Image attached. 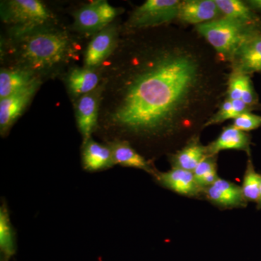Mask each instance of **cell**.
Masks as SVG:
<instances>
[{"label": "cell", "instance_id": "obj_1", "mask_svg": "<svg viewBox=\"0 0 261 261\" xmlns=\"http://www.w3.org/2000/svg\"><path fill=\"white\" fill-rule=\"evenodd\" d=\"M101 71L97 129L112 141L175 135L190 121L207 84L200 56L160 37L119 39Z\"/></svg>", "mask_w": 261, "mask_h": 261}, {"label": "cell", "instance_id": "obj_2", "mask_svg": "<svg viewBox=\"0 0 261 261\" xmlns=\"http://www.w3.org/2000/svg\"><path fill=\"white\" fill-rule=\"evenodd\" d=\"M10 34L5 56L10 67L28 70L39 80L60 73L78 58L76 39L55 24Z\"/></svg>", "mask_w": 261, "mask_h": 261}, {"label": "cell", "instance_id": "obj_3", "mask_svg": "<svg viewBox=\"0 0 261 261\" xmlns=\"http://www.w3.org/2000/svg\"><path fill=\"white\" fill-rule=\"evenodd\" d=\"M196 29L218 54L230 62L244 42L261 34V27L242 25L224 17L196 25Z\"/></svg>", "mask_w": 261, "mask_h": 261}, {"label": "cell", "instance_id": "obj_4", "mask_svg": "<svg viewBox=\"0 0 261 261\" xmlns=\"http://www.w3.org/2000/svg\"><path fill=\"white\" fill-rule=\"evenodd\" d=\"M2 20L10 27V34H16L55 24L56 17L38 0L2 2Z\"/></svg>", "mask_w": 261, "mask_h": 261}, {"label": "cell", "instance_id": "obj_5", "mask_svg": "<svg viewBox=\"0 0 261 261\" xmlns=\"http://www.w3.org/2000/svg\"><path fill=\"white\" fill-rule=\"evenodd\" d=\"M180 3L178 0H147L132 12L125 27L136 31L170 23L178 18Z\"/></svg>", "mask_w": 261, "mask_h": 261}, {"label": "cell", "instance_id": "obj_6", "mask_svg": "<svg viewBox=\"0 0 261 261\" xmlns=\"http://www.w3.org/2000/svg\"><path fill=\"white\" fill-rule=\"evenodd\" d=\"M118 10L107 1L97 0L84 5L73 13V30L83 35H95L112 24Z\"/></svg>", "mask_w": 261, "mask_h": 261}, {"label": "cell", "instance_id": "obj_7", "mask_svg": "<svg viewBox=\"0 0 261 261\" xmlns=\"http://www.w3.org/2000/svg\"><path fill=\"white\" fill-rule=\"evenodd\" d=\"M119 41L116 25L111 24L98 32L89 42L84 53V67L99 69L112 56Z\"/></svg>", "mask_w": 261, "mask_h": 261}, {"label": "cell", "instance_id": "obj_8", "mask_svg": "<svg viewBox=\"0 0 261 261\" xmlns=\"http://www.w3.org/2000/svg\"><path fill=\"white\" fill-rule=\"evenodd\" d=\"M102 86L75 100V113L77 126L83 139V145L92 139L97 130L99 121Z\"/></svg>", "mask_w": 261, "mask_h": 261}, {"label": "cell", "instance_id": "obj_9", "mask_svg": "<svg viewBox=\"0 0 261 261\" xmlns=\"http://www.w3.org/2000/svg\"><path fill=\"white\" fill-rule=\"evenodd\" d=\"M42 83V81H38L23 90L0 99V133L2 137L8 135L10 128L27 109Z\"/></svg>", "mask_w": 261, "mask_h": 261}, {"label": "cell", "instance_id": "obj_10", "mask_svg": "<svg viewBox=\"0 0 261 261\" xmlns=\"http://www.w3.org/2000/svg\"><path fill=\"white\" fill-rule=\"evenodd\" d=\"M203 194L211 203L220 208H240L247 207L248 203L241 186L221 178L205 189Z\"/></svg>", "mask_w": 261, "mask_h": 261}, {"label": "cell", "instance_id": "obj_11", "mask_svg": "<svg viewBox=\"0 0 261 261\" xmlns=\"http://www.w3.org/2000/svg\"><path fill=\"white\" fill-rule=\"evenodd\" d=\"M154 177L160 185L178 195L197 197L203 194V191L197 185L192 171L172 168L166 172L158 171Z\"/></svg>", "mask_w": 261, "mask_h": 261}, {"label": "cell", "instance_id": "obj_12", "mask_svg": "<svg viewBox=\"0 0 261 261\" xmlns=\"http://www.w3.org/2000/svg\"><path fill=\"white\" fill-rule=\"evenodd\" d=\"M232 72L243 75L261 72V34L242 44L231 61Z\"/></svg>", "mask_w": 261, "mask_h": 261}, {"label": "cell", "instance_id": "obj_13", "mask_svg": "<svg viewBox=\"0 0 261 261\" xmlns=\"http://www.w3.org/2000/svg\"><path fill=\"white\" fill-rule=\"evenodd\" d=\"M221 15L215 0H185L180 3L177 18L197 25L216 20Z\"/></svg>", "mask_w": 261, "mask_h": 261}, {"label": "cell", "instance_id": "obj_14", "mask_svg": "<svg viewBox=\"0 0 261 261\" xmlns=\"http://www.w3.org/2000/svg\"><path fill=\"white\" fill-rule=\"evenodd\" d=\"M65 84L74 101L97 88L102 82V71L99 69L71 68L65 75Z\"/></svg>", "mask_w": 261, "mask_h": 261}, {"label": "cell", "instance_id": "obj_15", "mask_svg": "<svg viewBox=\"0 0 261 261\" xmlns=\"http://www.w3.org/2000/svg\"><path fill=\"white\" fill-rule=\"evenodd\" d=\"M108 145L112 152L115 166L120 165L123 167L143 170L153 176L158 172L149 161L132 147L128 141L115 140L108 142Z\"/></svg>", "mask_w": 261, "mask_h": 261}, {"label": "cell", "instance_id": "obj_16", "mask_svg": "<svg viewBox=\"0 0 261 261\" xmlns=\"http://www.w3.org/2000/svg\"><path fill=\"white\" fill-rule=\"evenodd\" d=\"M251 137L247 132L239 130L232 125L225 127L218 138L207 146V154L216 156L221 151L234 149L250 154Z\"/></svg>", "mask_w": 261, "mask_h": 261}, {"label": "cell", "instance_id": "obj_17", "mask_svg": "<svg viewBox=\"0 0 261 261\" xmlns=\"http://www.w3.org/2000/svg\"><path fill=\"white\" fill-rule=\"evenodd\" d=\"M38 81L37 78L28 70L10 67L1 68L0 71V99H4L23 90Z\"/></svg>", "mask_w": 261, "mask_h": 261}, {"label": "cell", "instance_id": "obj_18", "mask_svg": "<svg viewBox=\"0 0 261 261\" xmlns=\"http://www.w3.org/2000/svg\"><path fill=\"white\" fill-rule=\"evenodd\" d=\"M84 169L94 172L114 166L112 152L109 146L98 143L90 139L82 148Z\"/></svg>", "mask_w": 261, "mask_h": 261}, {"label": "cell", "instance_id": "obj_19", "mask_svg": "<svg viewBox=\"0 0 261 261\" xmlns=\"http://www.w3.org/2000/svg\"><path fill=\"white\" fill-rule=\"evenodd\" d=\"M207 156H208L207 146L202 145L199 137L195 136L183 148L171 156L170 161L172 168H181L193 172L199 163Z\"/></svg>", "mask_w": 261, "mask_h": 261}, {"label": "cell", "instance_id": "obj_20", "mask_svg": "<svg viewBox=\"0 0 261 261\" xmlns=\"http://www.w3.org/2000/svg\"><path fill=\"white\" fill-rule=\"evenodd\" d=\"M222 17L248 27H261L260 19L255 12L240 0H215Z\"/></svg>", "mask_w": 261, "mask_h": 261}, {"label": "cell", "instance_id": "obj_21", "mask_svg": "<svg viewBox=\"0 0 261 261\" xmlns=\"http://www.w3.org/2000/svg\"><path fill=\"white\" fill-rule=\"evenodd\" d=\"M16 237L8 205L3 202L0 207V260L10 261L16 253Z\"/></svg>", "mask_w": 261, "mask_h": 261}, {"label": "cell", "instance_id": "obj_22", "mask_svg": "<svg viewBox=\"0 0 261 261\" xmlns=\"http://www.w3.org/2000/svg\"><path fill=\"white\" fill-rule=\"evenodd\" d=\"M255 109V108L247 106L242 99L230 100L226 98L224 102L221 104L219 111L209 118L208 121L204 124V126L221 123L226 120H233L240 115L245 113L251 112Z\"/></svg>", "mask_w": 261, "mask_h": 261}, {"label": "cell", "instance_id": "obj_23", "mask_svg": "<svg viewBox=\"0 0 261 261\" xmlns=\"http://www.w3.org/2000/svg\"><path fill=\"white\" fill-rule=\"evenodd\" d=\"M217 157L207 156L193 171L196 182L204 192L219 178L217 173Z\"/></svg>", "mask_w": 261, "mask_h": 261}, {"label": "cell", "instance_id": "obj_24", "mask_svg": "<svg viewBox=\"0 0 261 261\" xmlns=\"http://www.w3.org/2000/svg\"><path fill=\"white\" fill-rule=\"evenodd\" d=\"M261 185V174L255 171L251 160L247 163L241 188L247 202H256L258 200Z\"/></svg>", "mask_w": 261, "mask_h": 261}, {"label": "cell", "instance_id": "obj_25", "mask_svg": "<svg viewBox=\"0 0 261 261\" xmlns=\"http://www.w3.org/2000/svg\"><path fill=\"white\" fill-rule=\"evenodd\" d=\"M232 126L245 132L257 129L261 126V116L250 112L243 113L233 119Z\"/></svg>", "mask_w": 261, "mask_h": 261}, {"label": "cell", "instance_id": "obj_26", "mask_svg": "<svg viewBox=\"0 0 261 261\" xmlns=\"http://www.w3.org/2000/svg\"><path fill=\"white\" fill-rule=\"evenodd\" d=\"M247 75L232 72L228 80L227 99L230 100L242 99L244 84Z\"/></svg>", "mask_w": 261, "mask_h": 261}, {"label": "cell", "instance_id": "obj_27", "mask_svg": "<svg viewBox=\"0 0 261 261\" xmlns=\"http://www.w3.org/2000/svg\"><path fill=\"white\" fill-rule=\"evenodd\" d=\"M242 100L247 106L254 108H256L258 105V98H257L256 92L254 89L250 75H248L245 77L243 94H242Z\"/></svg>", "mask_w": 261, "mask_h": 261}, {"label": "cell", "instance_id": "obj_28", "mask_svg": "<svg viewBox=\"0 0 261 261\" xmlns=\"http://www.w3.org/2000/svg\"><path fill=\"white\" fill-rule=\"evenodd\" d=\"M246 3L254 11L259 12L261 13V0H250Z\"/></svg>", "mask_w": 261, "mask_h": 261}, {"label": "cell", "instance_id": "obj_29", "mask_svg": "<svg viewBox=\"0 0 261 261\" xmlns=\"http://www.w3.org/2000/svg\"><path fill=\"white\" fill-rule=\"evenodd\" d=\"M257 210H260L261 209V185L260 189V193H259L258 200L257 202Z\"/></svg>", "mask_w": 261, "mask_h": 261}]
</instances>
